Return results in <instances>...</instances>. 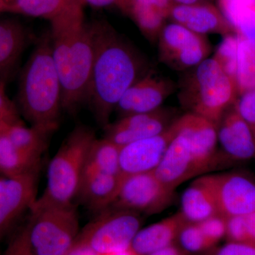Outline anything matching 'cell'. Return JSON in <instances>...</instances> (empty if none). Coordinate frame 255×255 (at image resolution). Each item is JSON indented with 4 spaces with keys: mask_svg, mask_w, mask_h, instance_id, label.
<instances>
[{
    "mask_svg": "<svg viewBox=\"0 0 255 255\" xmlns=\"http://www.w3.org/2000/svg\"><path fill=\"white\" fill-rule=\"evenodd\" d=\"M90 27L93 60L85 101L105 128L124 92L150 70L141 53L108 23L97 21Z\"/></svg>",
    "mask_w": 255,
    "mask_h": 255,
    "instance_id": "1",
    "label": "cell"
},
{
    "mask_svg": "<svg viewBox=\"0 0 255 255\" xmlns=\"http://www.w3.org/2000/svg\"><path fill=\"white\" fill-rule=\"evenodd\" d=\"M84 2L74 0L50 21L53 59L62 87V109L73 112L86 100L93 60L90 25L85 21Z\"/></svg>",
    "mask_w": 255,
    "mask_h": 255,
    "instance_id": "2",
    "label": "cell"
},
{
    "mask_svg": "<svg viewBox=\"0 0 255 255\" xmlns=\"http://www.w3.org/2000/svg\"><path fill=\"white\" fill-rule=\"evenodd\" d=\"M18 102L31 127L50 135L62 110V87L52 53L50 33L37 43L20 77Z\"/></svg>",
    "mask_w": 255,
    "mask_h": 255,
    "instance_id": "3",
    "label": "cell"
},
{
    "mask_svg": "<svg viewBox=\"0 0 255 255\" xmlns=\"http://www.w3.org/2000/svg\"><path fill=\"white\" fill-rule=\"evenodd\" d=\"M189 70L179 86V102L187 113L217 124L238 98L236 84L214 58Z\"/></svg>",
    "mask_w": 255,
    "mask_h": 255,
    "instance_id": "4",
    "label": "cell"
},
{
    "mask_svg": "<svg viewBox=\"0 0 255 255\" xmlns=\"http://www.w3.org/2000/svg\"><path fill=\"white\" fill-rule=\"evenodd\" d=\"M95 138V132L85 126H79L69 134L50 161L47 187L37 203L73 204L81 184L87 154Z\"/></svg>",
    "mask_w": 255,
    "mask_h": 255,
    "instance_id": "5",
    "label": "cell"
},
{
    "mask_svg": "<svg viewBox=\"0 0 255 255\" xmlns=\"http://www.w3.org/2000/svg\"><path fill=\"white\" fill-rule=\"evenodd\" d=\"M30 212L28 236L36 255H66L80 232L73 204H41L35 201Z\"/></svg>",
    "mask_w": 255,
    "mask_h": 255,
    "instance_id": "6",
    "label": "cell"
},
{
    "mask_svg": "<svg viewBox=\"0 0 255 255\" xmlns=\"http://www.w3.org/2000/svg\"><path fill=\"white\" fill-rule=\"evenodd\" d=\"M141 226L138 213L114 209L100 213L79 233L78 239L102 255L128 249Z\"/></svg>",
    "mask_w": 255,
    "mask_h": 255,
    "instance_id": "7",
    "label": "cell"
},
{
    "mask_svg": "<svg viewBox=\"0 0 255 255\" xmlns=\"http://www.w3.org/2000/svg\"><path fill=\"white\" fill-rule=\"evenodd\" d=\"M159 59L169 68L187 71L209 58L211 46L207 38L179 23L162 28L158 37Z\"/></svg>",
    "mask_w": 255,
    "mask_h": 255,
    "instance_id": "8",
    "label": "cell"
},
{
    "mask_svg": "<svg viewBox=\"0 0 255 255\" xmlns=\"http://www.w3.org/2000/svg\"><path fill=\"white\" fill-rule=\"evenodd\" d=\"M174 193L160 182L154 172L124 175L112 207L138 214H157L171 205Z\"/></svg>",
    "mask_w": 255,
    "mask_h": 255,
    "instance_id": "9",
    "label": "cell"
},
{
    "mask_svg": "<svg viewBox=\"0 0 255 255\" xmlns=\"http://www.w3.org/2000/svg\"><path fill=\"white\" fill-rule=\"evenodd\" d=\"M177 119L175 122L177 133L167 147L158 167L154 171L160 182L173 191L191 178L210 170L187 132L179 127Z\"/></svg>",
    "mask_w": 255,
    "mask_h": 255,
    "instance_id": "10",
    "label": "cell"
},
{
    "mask_svg": "<svg viewBox=\"0 0 255 255\" xmlns=\"http://www.w3.org/2000/svg\"><path fill=\"white\" fill-rule=\"evenodd\" d=\"M214 192L220 214L226 218L255 211V182L238 172L204 175Z\"/></svg>",
    "mask_w": 255,
    "mask_h": 255,
    "instance_id": "11",
    "label": "cell"
},
{
    "mask_svg": "<svg viewBox=\"0 0 255 255\" xmlns=\"http://www.w3.org/2000/svg\"><path fill=\"white\" fill-rule=\"evenodd\" d=\"M178 117L174 109L163 107L148 113L122 117L105 128V137L123 147L159 135L169 128Z\"/></svg>",
    "mask_w": 255,
    "mask_h": 255,
    "instance_id": "12",
    "label": "cell"
},
{
    "mask_svg": "<svg viewBox=\"0 0 255 255\" xmlns=\"http://www.w3.org/2000/svg\"><path fill=\"white\" fill-rule=\"evenodd\" d=\"M176 90L177 85L173 81L149 71L124 92L115 111L120 118L153 112L160 108Z\"/></svg>",
    "mask_w": 255,
    "mask_h": 255,
    "instance_id": "13",
    "label": "cell"
},
{
    "mask_svg": "<svg viewBox=\"0 0 255 255\" xmlns=\"http://www.w3.org/2000/svg\"><path fill=\"white\" fill-rule=\"evenodd\" d=\"M38 172L0 178V242L36 200Z\"/></svg>",
    "mask_w": 255,
    "mask_h": 255,
    "instance_id": "14",
    "label": "cell"
},
{
    "mask_svg": "<svg viewBox=\"0 0 255 255\" xmlns=\"http://www.w3.org/2000/svg\"><path fill=\"white\" fill-rule=\"evenodd\" d=\"M217 127L220 163L255 159V141L251 129L233 105L222 116Z\"/></svg>",
    "mask_w": 255,
    "mask_h": 255,
    "instance_id": "15",
    "label": "cell"
},
{
    "mask_svg": "<svg viewBox=\"0 0 255 255\" xmlns=\"http://www.w3.org/2000/svg\"><path fill=\"white\" fill-rule=\"evenodd\" d=\"M175 122L159 135L130 142L121 147L119 164L122 174L130 175L154 172L177 133Z\"/></svg>",
    "mask_w": 255,
    "mask_h": 255,
    "instance_id": "16",
    "label": "cell"
},
{
    "mask_svg": "<svg viewBox=\"0 0 255 255\" xmlns=\"http://www.w3.org/2000/svg\"><path fill=\"white\" fill-rule=\"evenodd\" d=\"M169 17L174 22L204 36L209 33H219L224 36L236 32L221 9L209 2L194 5L174 4L169 11Z\"/></svg>",
    "mask_w": 255,
    "mask_h": 255,
    "instance_id": "17",
    "label": "cell"
},
{
    "mask_svg": "<svg viewBox=\"0 0 255 255\" xmlns=\"http://www.w3.org/2000/svg\"><path fill=\"white\" fill-rule=\"evenodd\" d=\"M124 174L84 172L78 196L87 209L102 212L114 204L118 195Z\"/></svg>",
    "mask_w": 255,
    "mask_h": 255,
    "instance_id": "18",
    "label": "cell"
},
{
    "mask_svg": "<svg viewBox=\"0 0 255 255\" xmlns=\"http://www.w3.org/2000/svg\"><path fill=\"white\" fill-rule=\"evenodd\" d=\"M187 221L180 212L147 227L140 228L130 248L137 255H150L175 244L178 234Z\"/></svg>",
    "mask_w": 255,
    "mask_h": 255,
    "instance_id": "19",
    "label": "cell"
},
{
    "mask_svg": "<svg viewBox=\"0 0 255 255\" xmlns=\"http://www.w3.org/2000/svg\"><path fill=\"white\" fill-rule=\"evenodd\" d=\"M179 212L187 222L193 223L220 214L214 192L204 176L195 179L183 192Z\"/></svg>",
    "mask_w": 255,
    "mask_h": 255,
    "instance_id": "20",
    "label": "cell"
},
{
    "mask_svg": "<svg viewBox=\"0 0 255 255\" xmlns=\"http://www.w3.org/2000/svg\"><path fill=\"white\" fill-rule=\"evenodd\" d=\"M27 40V33L21 23L14 19L0 21V78L14 66Z\"/></svg>",
    "mask_w": 255,
    "mask_h": 255,
    "instance_id": "21",
    "label": "cell"
},
{
    "mask_svg": "<svg viewBox=\"0 0 255 255\" xmlns=\"http://www.w3.org/2000/svg\"><path fill=\"white\" fill-rule=\"evenodd\" d=\"M40 161V157L18 148L4 132L0 134V173L5 177L37 173Z\"/></svg>",
    "mask_w": 255,
    "mask_h": 255,
    "instance_id": "22",
    "label": "cell"
},
{
    "mask_svg": "<svg viewBox=\"0 0 255 255\" xmlns=\"http://www.w3.org/2000/svg\"><path fill=\"white\" fill-rule=\"evenodd\" d=\"M121 147L106 137H96L87 154L84 172H97L114 175L122 174L119 164Z\"/></svg>",
    "mask_w": 255,
    "mask_h": 255,
    "instance_id": "23",
    "label": "cell"
},
{
    "mask_svg": "<svg viewBox=\"0 0 255 255\" xmlns=\"http://www.w3.org/2000/svg\"><path fill=\"white\" fill-rule=\"evenodd\" d=\"M122 9L130 15L142 34L152 42L158 40L164 21L169 17L167 13L157 8L128 1L124 2Z\"/></svg>",
    "mask_w": 255,
    "mask_h": 255,
    "instance_id": "24",
    "label": "cell"
},
{
    "mask_svg": "<svg viewBox=\"0 0 255 255\" xmlns=\"http://www.w3.org/2000/svg\"><path fill=\"white\" fill-rule=\"evenodd\" d=\"M74 0H9L4 12L46 18L51 21L66 9Z\"/></svg>",
    "mask_w": 255,
    "mask_h": 255,
    "instance_id": "25",
    "label": "cell"
},
{
    "mask_svg": "<svg viewBox=\"0 0 255 255\" xmlns=\"http://www.w3.org/2000/svg\"><path fill=\"white\" fill-rule=\"evenodd\" d=\"M4 134L18 148L40 158L46 149L49 135L31 126L26 127L21 122L9 124Z\"/></svg>",
    "mask_w": 255,
    "mask_h": 255,
    "instance_id": "26",
    "label": "cell"
},
{
    "mask_svg": "<svg viewBox=\"0 0 255 255\" xmlns=\"http://www.w3.org/2000/svg\"><path fill=\"white\" fill-rule=\"evenodd\" d=\"M239 36L236 73L238 97L255 90V42Z\"/></svg>",
    "mask_w": 255,
    "mask_h": 255,
    "instance_id": "27",
    "label": "cell"
},
{
    "mask_svg": "<svg viewBox=\"0 0 255 255\" xmlns=\"http://www.w3.org/2000/svg\"><path fill=\"white\" fill-rule=\"evenodd\" d=\"M239 41L240 36L237 33H230L223 36L212 58L236 84Z\"/></svg>",
    "mask_w": 255,
    "mask_h": 255,
    "instance_id": "28",
    "label": "cell"
},
{
    "mask_svg": "<svg viewBox=\"0 0 255 255\" xmlns=\"http://www.w3.org/2000/svg\"><path fill=\"white\" fill-rule=\"evenodd\" d=\"M175 244L188 255H202L213 247L197 223H186L178 234Z\"/></svg>",
    "mask_w": 255,
    "mask_h": 255,
    "instance_id": "29",
    "label": "cell"
},
{
    "mask_svg": "<svg viewBox=\"0 0 255 255\" xmlns=\"http://www.w3.org/2000/svg\"><path fill=\"white\" fill-rule=\"evenodd\" d=\"M197 224L213 248L226 238V218L223 215H215Z\"/></svg>",
    "mask_w": 255,
    "mask_h": 255,
    "instance_id": "30",
    "label": "cell"
},
{
    "mask_svg": "<svg viewBox=\"0 0 255 255\" xmlns=\"http://www.w3.org/2000/svg\"><path fill=\"white\" fill-rule=\"evenodd\" d=\"M234 105L251 129L255 141V90L240 95Z\"/></svg>",
    "mask_w": 255,
    "mask_h": 255,
    "instance_id": "31",
    "label": "cell"
},
{
    "mask_svg": "<svg viewBox=\"0 0 255 255\" xmlns=\"http://www.w3.org/2000/svg\"><path fill=\"white\" fill-rule=\"evenodd\" d=\"M4 255H36L30 242L27 224L13 236Z\"/></svg>",
    "mask_w": 255,
    "mask_h": 255,
    "instance_id": "32",
    "label": "cell"
},
{
    "mask_svg": "<svg viewBox=\"0 0 255 255\" xmlns=\"http://www.w3.org/2000/svg\"><path fill=\"white\" fill-rule=\"evenodd\" d=\"M237 34L255 42V7L247 8L236 19L233 25Z\"/></svg>",
    "mask_w": 255,
    "mask_h": 255,
    "instance_id": "33",
    "label": "cell"
},
{
    "mask_svg": "<svg viewBox=\"0 0 255 255\" xmlns=\"http://www.w3.org/2000/svg\"><path fill=\"white\" fill-rule=\"evenodd\" d=\"M201 255H255V244L228 242L222 246H215Z\"/></svg>",
    "mask_w": 255,
    "mask_h": 255,
    "instance_id": "34",
    "label": "cell"
},
{
    "mask_svg": "<svg viewBox=\"0 0 255 255\" xmlns=\"http://www.w3.org/2000/svg\"><path fill=\"white\" fill-rule=\"evenodd\" d=\"M226 238L228 242L248 243L245 216L226 218Z\"/></svg>",
    "mask_w": 255,
    "mask_h": 255,
    "instance_id": "35",
    "label": "cell"
},
{
    "mask_svg": "<svg viewBox=\"0 0 255 255\" xmlns=\"http://www.w3.org/2000/svg\"><path fill=\"white\" fill-rule=\"evenodd\" d=\"M0 121L7 124L21 122L17 108L5 93L3 83H0Z\"/></svg>",
    "mask_w": 255,
    "mask_h": 255,
    "instance_id": "36",
    "label": "cell"
},
{
    "mask_svg": "<svg viewBox=\"0 0 255 255\" xmlns=\"http://www.w3.org/2000/svg\"><path fill=\"white\" fill-rule=\"evenodd\" d=\"M125 1L135 3V4L147 5V6L157 8V9L163 11L164 12L167 13L168 15L171 8L174 5L172 0H125Z\"/></svg>",
    "mask_w": 255,
    "mask_h": 255,
    "instance_id": "37",
    "label": "cell"
},
{
    "mask_svg": "<svg viewBox=\"0 0 255 255\" xmlns=\"http://www.w3.org/2000/svg\"><path fill=\"white\" fill-rule=\"evenodd\" d=\"M65 255H99L83 242L77 238L73 247Z\"/></svg>",
    "mask_w": 255,
    "mask_h": 255,
    "instance_id": "38",
    "label": "cell"
},
{
    "mask_svg": "<svg viewBox=\"0 0 255 255\" xmlns=\"http://www.w3.org/2000/svg\"><path fill=\"white\" fill-rule=\"evenodd\" d=\"M245 221L248 243L255 244V211L245 215Z\"/></svg>",
    "mask_w": 255,
    "mask_h": 255,
    "instance_id": "39",
    "label": "cell"
},
{
    "mask_svg": "<svg viewBox=\"0 0 255 255\" xmlns=\"http://www.w3.org/2000/svg\"><path fill=\"white\" fill-rule=\"evenodd\" d=\"M84 4H88L95 7H106L111 5H117L122 8L124 0H82Z\"/></svg>",
    "mask_w": 255,
    "mask_h": 255,
    "instance_id": "40",
    "label": "cell"
},
{
    "mask_svg": "<svg viewBox=\"0 0 255 255\" xmlns=\"http://www.w3.org/2000/svg\"><path fill=\"white\" fill-rule=\"evenodd\" d=\"M150 255H189L182 251L176 244L164 248Z\"/></svg>",
    "mask_w": 255,
    "mask_h": 255,
    "instance_id": "41",
    "label": "cell"
},
{
    "mask_svg": "<svg viewBox=\"0 0 255 255\" xmlns=\"http://www.w3.org/2000/svg\"><path fill=\"white\" fill-rule=\"evenodd\" d=\"M174 4L194 5L207 2L206 0H172Z\"/></svg>",
    "mask_w": 255,
    "mask_h": 255,
    "instance_id": "42",
    "label": "cell"
},
{
    "mask_svg": "<svg viewBox=\"0 0 255 255\" xmlns=\"http://www.w3.org/2000/svg\"><path fill=\"white\" fill-rule=\"evenodd\" d=\"M102 255H137L136 253H134L132 251L131 248L125 250V251L116 252V253H110V254Z\"/></svg>",
    "mask_w": 255,
    "mask_h": 255,
    "instance_id": "43",
    "label": "cell"
},
{
    "mask_svg": "<svg viewBox=\"0 0 255 255\" xmlns=\"http://www.w3.org/2000/svg\"><path fill=\"white\" fill-rule=\"evenodd\" d=\"M9 124H7L6 123V122H1V121H0V134L4 132L5 130H6V127H7V126L9 125Z\"/></svg>",
    "mask_w": 255,
    "mask_h": 255,
    "instance_id": "44",
    "label": "cell"
},
{
    "mask_svg": "<svg viewBox=\"0 0 255 255\" xmlns=\"http://www.w3.org/2000/svg\"><path fill=\"white\" fill-rule=\"evenodd\" d=\"M5 5L6 3L4 0H0V13L4 12Z\"/></svg>",
    "mask_w": 255,
    "mask_h": 255,
    "instance_id": "45",
    "label": "cell"
},
{
    "mask_svg": "<svg viewBox=\"0 0 255 255\" xmlns=\"http://www.w3.org/2000/svg\"><path fill=\"white\" fill-rule=\"evenodd\" d=\"M4 1H5V3H6V2H7V1H9V0H4Z\"/></svg>",
    "mask_w": 255,
    "mask_h": 255,
    "instance_id": "46",
    "label": "cell"
},
{
    "mask_svg": "<svg viewBox=\"0 0 255 255\" xmlns=\"http://www.w3.org/2000/svg\"><path fill=\"white\" fill-rule=\"evenodd\" d=\"M254 7H255V5H254Z\"/></svg>",
    "mask_w": 255,
    "mask_h": 255,
    "instance_id": "47",
    "label": "cell"
}]
</instances>
